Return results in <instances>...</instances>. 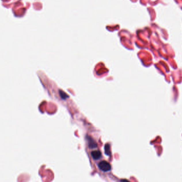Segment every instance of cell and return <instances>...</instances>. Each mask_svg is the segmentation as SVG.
<instances>
[{"instance_id": "6da1fadb", "label": "cell", "mask_w": 182, "mask_h": 182, "mask_svg": "<svg viewBox=\"0 0 182 182\" xmlns=\"http://www.w3.org/2000/svg\"><path fill=\"white\" fill-rule=\"evenodd\" d=\"M98 167L99 169L103 172H109L111 170V167L110 164L105 161H102L98 164Z\"/></svg>"}, {"instance_id": "7a4b0ae2", "label": "cell", "mask_w": 182, "mask_h": 182, "mask_svg": "<svg viewBox=\"0 0 182 182\" xmlns=\"http://www.w3.org/2000/svg\"><path fill=\"white\" fill-rule=\"evenodd\" d=\"M91 155H92V158H93L94 160H96L100 159L102 156L101 152L98 150H95L92 151V153H91Z\"/></svg>"}, {"instance_id": "3957f363", "label": "cell", "mask_w": 182, "mask_h": 182, "mask_svg": "<svg viewBox=\"0 0 182 182\" xmlns=\"http://www.w3.org/2000/svg\"><path fill=\"white\" fill-rule=\"evenodd\" d=\"M88 144H89V146L91 147V148H94L97 146V144L96 143V142L94 140H93V139H92L91 138H90L88 139Z\"/></svg>"}, {"instance_id": "277c9868", "label": "cell", "mask_w": 182, "mask_h": 182, "mask_svg": "<svg viewBox=\"0 0 182 182\" xmlns=\"http://www.w3.org/2000/svg\"><path fill=\"white\" fill-rule=\"evenodd\" d=\"M109 144H106L105 145V153L107 155H110V148Z\"/></svg>"}, {"instance_id": "5b68a950", "label": "cell", "mask_w": 182, "mask_h": 182, "mask_svg": "<svg viewBox=\"0 0 182 182\" xmlns=\"http://www.w3.org/2000/svg\"><path fill=\"white\" fill-rule=\"evenodd\" d=\"M60 95L61 97L62 98V99H66L67 98H68V97H69V96L67 95L66 94H65L63 91H61V90L60 91Z\"/></svg>"}]
</instances>
